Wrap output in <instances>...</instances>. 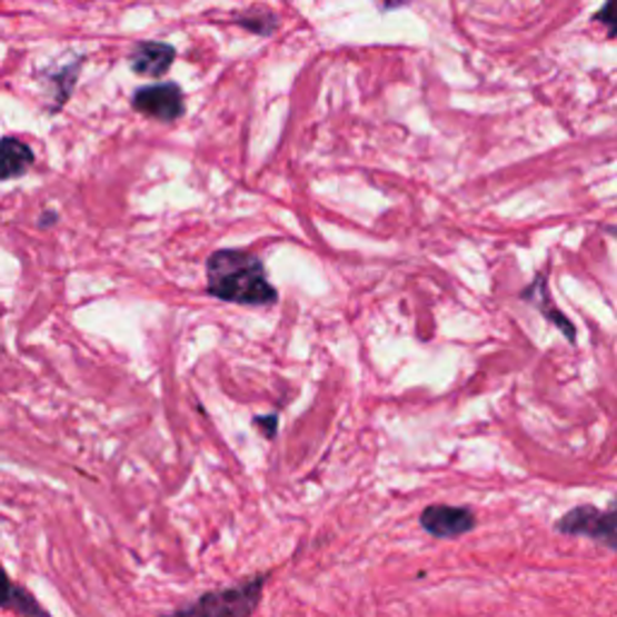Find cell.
Returning a JSON list of instances; mask_svg holds the SVG:
<instances>
[{"instance_id": "ba28073f", "label": "cell", "mask_w": 617, "mask_h": 617, "mask_svg": "<svg viewBox=\"0 0 617 617\" xmlns=\"http://www.w3.org/2000/svg\"><path fill=\"white\" fill-rule=\"evenodd\" d=\"M32 162H34V152L30 146H24L22 140H16V138L3 140V181L24 175Z\"/></svg>"}, {"instance_id": "8fae6325", "label": "cell", "mask_w": 617, "mask_h": 617, "mask_svg": "<svg viewBox=\"0 0 617 617\" xmlns=\"http://www.w3.org/2000/svg\"><path fill=\"white\" fill-rule=\"evenodd\" d=\"M596 22L608 27V34L617 37V0H606L603 8L594 16Z\"/></svg>"}, {"instance_id": "5b68a950", "label": "cell", "mask_w": 617, "mask_h": 617, "mask_svg": "<svg viewBox=\"0 0 617 617\" xmlns=\"http://www.w3.org/2000/svg\"><path fill=\"white\" fill-rule=\"evenodd\" d=\"M131 105L136 111L146 113L150 119L171 123L177 121L183 113V94L177 84L165 82V84H148V88H140Z\"/></svg>"}, {"instance_id": "30bf717a", "label": "cell", "mask_w": 617, "mask_h": 617, "mask_svg": "<svg viewBox=\"0 0 617 617\" xmlns=\"http://www.w3.org/2000/svg\"><path fill=\"white\" fill-rule=\"evenodd\" d=\"M239 22L247 27V30L258 32V34H270L272 27H276V18H272L266 10H253V12H249V18H241Z\"/></svg>"}, {"instance_id": "7a4b0ae2", "label": "cell", "mask_w": 617, "mask_h": 617, "mask_svg": "<svg viewBox=\"0 0 617 617\" xmlns=\"http://www.w3.org/2000/svg\"><path fill=\"white\" fill-rule=\"evenodd\" d=\"M268 574H258L241 584L215 588L162 617H251L261 606Z\"/></svg>"}, {"instance_id": "8992f818", "label": "cell", "mask_w": 617, "mask_h": 617, "mask_svg": "<svg viewBox=\"0 0 617 617\" xmlns=\"http://www.w3.org/2000/svg\"><path fill=\"white\" fill-rule=\"evenodd\" d=\"M175 59H177L175 47L146 41V44H138L136 51L131 53V70L146 78H160L171 68Z\"/></svg>"}, {"instance_id": "3957f363", "label": "cell", "mask_w": 617, "mask_h": 617, "mask_svg": "<svg viewBox=\"0 0 617 617\" xmlns=\"http://www.w3.org/2000/svg\"><path fill=\"white\" fill-rule=\"evenodd\" d=\"M555 530L563 536L588 538L608 550H617V501L608 509L594 505L574 507L555 521Z\"/></svg>"}, {"instance_id": "7c38bea8", "label": "cell", "mask_w": 617, "mask_h": 617, "mask_svg": "<svg viewBox=\"0 0 617 617\" xmlns=\"http://www.w3.org/2000/svg\"><path fill=\"white\" fill-rule=\"evenodd\" d=\"M53 220H59V215H56V212H47V215H41V218H39V225H41V227H51Z\"/></svg>"}, {"instance_id": "9c48e42d", "label": "cell", "mask_w": 617, "mask_h": 617, "mask_svg": "<svg viewBox=\"0 0 617 617\" xmlns=\"http://www.w3.org/2000/svg\"><path fill=\"white\" fill-rule=\"evenodd\" d=\"M6 586H8V594H6V600H3L6 610H16L22 617H51L44 608L39 606V600L30 591H27L24 586L16 584L12 579H8Z\"/></svg>"}, {"instance_id": "6da1fadb", "label": "cell", "mask_w": 617, "mask_h": 617, "mask_svg": "<svg viewBox=\"0 0 617 617\" xmlns=\"http://www.w3.org/2000/svg\"><path fill=\"white\" fill-rule=\"evenodd\" d=\"M208 292L235 305L263 307L278 299L276 287L266 278V268L253 253L222 249L208 258Z\"/></svg>"}, {"instance_id": "4fadbf2b", "label": "cell", "mask_w": 617, "mask_h": 617, "mask_svg": "<svg viewBox=\"0 0 617 617\" xmlns=\"http://www.w3.org/2000/svg\"><path fill=\"white\" fill-rule=\"evenodd\" d=\"M610 232H613V235H617V229H610Z\"/></svg>"}, {"instance_id": "52a82bcc", "label": "cell", "mask_w": 617, "mask_h": 617, "mask_svg": "<svg viewBox=\"0 0 617 617\" xmlns=\"http://www.w3.org/2000/svg\"><path fill=\"white\" fill-rule=\"evenodd\" d=\"M524 297H526L528 301H536L538 309L545 314V317H548V321H553V324L559 328V331L565 334L567 340H571V342L577 340V331H574L571 321L565 317L563 311L555 309L553 297L548 295V287H545V278H538V280L534 282V287H528V290L524 292Z\"/></svg>"}, {"instance_id": "277c9868", "label": "cell", "mask_w": 617, "mask_h": 617, "mask_svg": "<svg viewBox=\"0 0 617 617\" xmlns=\"http://www.w3.org/2000/svg\"><path fill=\"white\" fill-rule=\"evenodd\" d=\"M420 526L432 538L454 540L464 538L478 526V516L470 507H454V505H429L420 514Z\"/></svg>"}]
</instances>
